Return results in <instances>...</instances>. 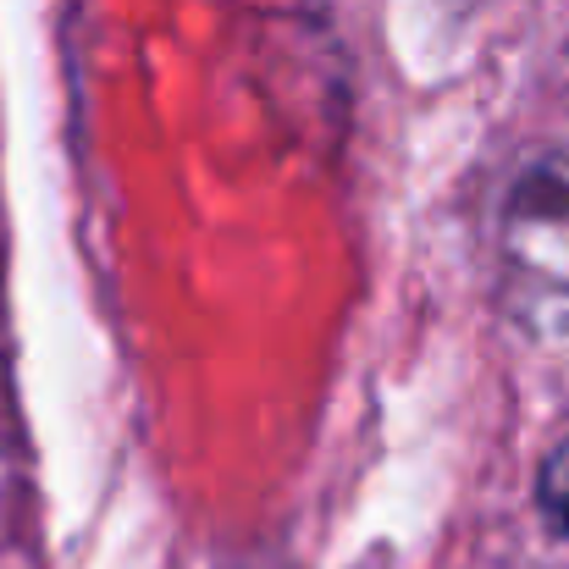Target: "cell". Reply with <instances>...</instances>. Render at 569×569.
<instances>
[{"label":"cell","instance_id":"7a4b0ae2","mask_svg":"<svg viewBox=\"0 0 569 569\" xmlns=\"http://www.w3.org/2000/svg\"><path fill=\"white\" fill-rule=\"evenodd\" d=\"M537 509H542L548 531L569 537V437L542 459V470H537Z\"/></svg>","mask_w":569,"mask_h":569},{"label":"cell","instance_id":"6da1fadb","mask_svg":"<svg viewBox=\"0 0 569 569\" xmlns=\"http://www.w3.org/2000/svg\"><path fill=\"white\" fill-rule=\"evenodd\" d=\"M498 249L526 327L569 338V156H542L515 178L498 210Z\"/></svg>","mask_w":569,"mask_h":569}]
</instances>
